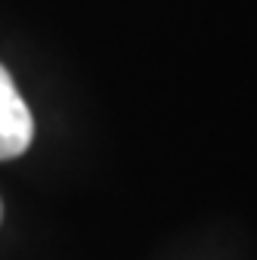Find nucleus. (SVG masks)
<instances>
[{"label": "nucleus", "instance_id": "f257e3e1", "mask_svg": "<svg viewBox=\"0 0 257 260\" xmlns=\"http://www.w3.org/2000/svg\"><path fill=\"white\" fill-rule=\"evenodd\" d=\"M31 137H35V118L10 72L0 65V161L19 158L31 146Z\"/></svg>", "mask_w": 257, "mask_h": 260}, {"label": "nucleus", "instance_id": "f03ea898", "mask_svg": "<svg viewBox=\"0 0 257 260\" xmlns=\"http://www.w3.org/2000/svg\"><path fill=\"white\" fill-rule=\"evenodd\" d=\"M0 214H4V208H0Z\"/></svg>", "mask_w": 257, "mask_h": 260}]
</instances>
